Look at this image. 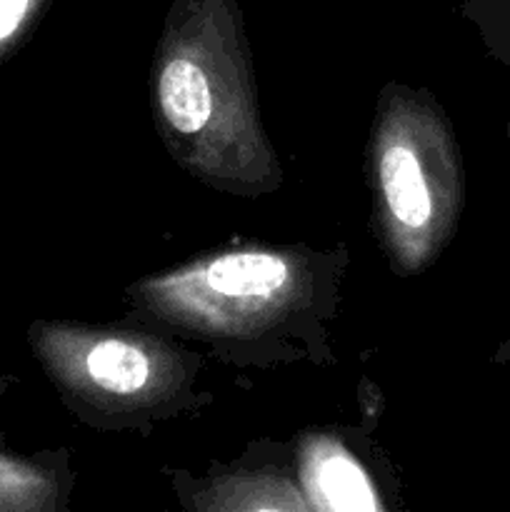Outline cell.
<instances>
[{
	"label": "cell",
	"instance_id": "cell-1",
	"mask_svg": "<svg viewBox=\"0 0 510 512\" xmlns=\"http://www.w3.org/2000/svg\"><path fill=\"white\" fill-rule=\"evenodd\" d=\"M378 183L398 248L420 263L438 228V185L425 158V135L413 125L395 123L380 138Z\"/></svg>",
	"mask_w": 510,
	"mask_h": 512
},
{
	"label": "cell",
	"instance_id": "cell-2",
	"mask_svg": "<svg viewBox=\"0 0 510 512\" xmlns=\"http://www.w3.org/2000/svg\"><path fill=\"white\" fill-rule=\"evenodd\" d=\"M225 100L208 63L195 53H170L160 65L158 103L165 123L183 138H205L220 123Z\"/></svg>",
	"mask_w": 510,
	"mask_h": 512
},
{
	"label": "cell",
	"instance_id": "cell-3",
	"mask_svg": "<svg viewBox=\"0 0 510 512\" xmlns=\"http://www.w3.org/2000/svg\"><path fill=\"white\" fill-rule=\"evenodd\" d=\"M78 363L60 355H38L48 370L55 368H75L78 378H88L90 385L100 393L110 395H138L148 390L153 383L155 365L148 350L138 343L125 338H98L85 348H78Z\"/></svg>",
	"mask_w": 510,
	"mask_h": 512
},
{
	"label": "cell",
	"instance_id": "cell-4",
	"mask_svg": "<svg viewBox=\"0 0 510 512\" xmlns=\"http://www.w3.org/2000/svg\"><path fill=\"white\" fill-rule=\"evenodd\" d=\"M310 488L318 495L320 508L328 510H378L373 488L363 470L348 453L338 448L318 450L310 460Z\"/></svg>",
	"mask_w": 510,
	"mask_h": 512
},
{
	"label": "cell",
	"instance_id": "cell-5",
	"mask_svg": "<svg viewBox=\"0 0 510 512\" xmlns=\"http://www.w3.org/2000/svg\"><path fill=\"white\" fill-rule=\"evenodd\" d=\"M58 485L40 460L20 458L0 448V512L48 510Z\"/></svg>",
	"mask_w": 510,
	"mask_h": 512
},
{
	"label": "cell",
	"instance_id": "cell-6",
	"mask_svg": "<svg viewBox=\"0 0 510 512\" xmlns=\"http://www.w3.org/2000/svg\"><path fill=\"white\" fill-rule=\"evenodd\" d=\"M45 0H0V60L23 40Z\"/></svg>",
	"mask_w": 510,
	"mask_h": 512
},
{
	"label": "cell",
	"instance_id": "cell-7",
	"mask_svg": "<svg viewBox=\"0 0 510 512\" xmlns=\"http://www.w3.org/2000/svg\"><path fill=\"white\" fill-rule=\"evenodd\" d=\"M5 385H8V380H5L3 375H0V395L5 393ZM0 443H3V438H0Z\"/></svg>",
	"mask_w": 510,
	"mask_h": 512
}]
</instances>
